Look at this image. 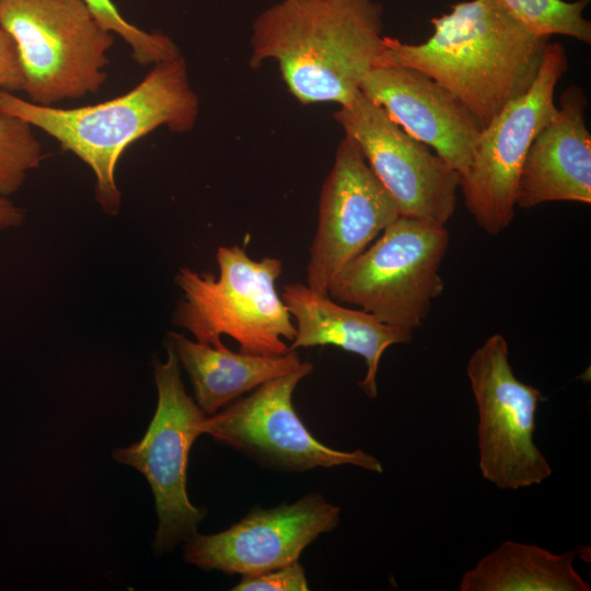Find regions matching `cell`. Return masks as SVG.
I'll return each mask as SVG.
<instances>
[{"mask_svg":"<svg viewBox=\"0 0 591 591\" xmlns=\"http://www.w3.org/2000/svg\"><path fill=\"white\" fill-rule=\"evenodd\" d=\"M506 11L538 36L564 35L591 43V23L582 15L590 0H497Z\"/></svg>","mask_w":591,"mask_h":591,"instance_id":"cell-19","label":"cell"},{"mask_svg":"<svg viewBox=\"0 0 591 591\" xmlns=\"http://www.w3.org/2000/svg\"><path fill=\"white\" fill-rule=\"evenodd\" d=\"M340 508L310 493L292 503L254 507L215 534L198 532L185 541L184 559L199 569L255 575L298 561L318 536L335 530Z\"/></svg>","mask_w":591,"mask_h":591,"instance_id":"cell-13","label":"cell"},{"mask_svg":"<svg viewBox=\"0 0 591 591\" xmlns=\"http://www.w3.org/2000/svg\"><path fill=\"white\" fill-rule=\"evenodd\" d=\"M466 374L478 413V466L503 490L538 485L552 466L534 442L540 390L520 381L501 334L488 337L471 356Z\"/></svg>","mask_w":591,"mask_h":591,"instance_id":"cell-7","label":"cell"},{"mask_svg":"<svg viewBox=\"0 0 591 591\" xmlns=\"http://www.w3.org/2000/svg\"><path fill=\"white\" fill-rule=\"evenodd\" d=\"M96 21L128 44L132 59L141 65H155L181 56L172 38L161 32H147L123 18L112 0H82Z\"/></svg>","mask_w":591,"mask_h":591,"instance_id":"cell-21","label":"cell"},{"mask_svg":"<svg viewBox=\"0 0 591 591\" xmlns=\"http://www.w3.org/2000/svg\"><path fill=\"white\" fill-rule=\"evenodd\" d=\"M374 0H281L252 24L250 66L274 60L301 104L354 101L382 50Z\"/></svg>","mask_w":591,"mask_h":591,"instance_id":"cell-2","label":"cell"},{"mask_svg":"<svg viewBox=\"0 0 591 591\" xmlns=\"http://www.w3.org/2000/svg\"><path fill=\"white\" fill-rule=\"evenodd\" d=\"M0 112L43 130L86 163L96 177L97 202L106 213L116 215L121 195L115 169L124 151L160 127L176 134L190 131L198 118L199 100L181 55L153 65L134 89L97 104L44 106L0 90Z\"/></svg>","mask_w":591,"mask_h":591,"instance_id":"cell-3","label":"cell"},{"mask_svg":"<svg viewBox=\"0 0 591 591\" xmlns=\"http://www.w3.org/2000/svg\"><path fill=\"white\" fill-rule=\"evenodd\" d=\"M360 91L461 175L467 172L483 128L451 92L420 71L396 66L371 69Z\"/></svg>","mask_w":591,"mask_h":591,"instance_id":"cell-14","label":"cell"},{"mask_svg":"<svg viewBox=\"0 0 591 591\" xmlns=\"http://www.w3.org/2000/svg\"><path fill=\"white\" fill-rule=\"evenodd\" d=\"M158 407L143 438L114 450V459L140 471L149 482L159 517L153 540L157 554L171 552L197 533L207 510L194 506L186 491V467L193 442L202 432L207 415L187 395L174 351L154 360Z\"/></svg>","mask_w":591,"mask_h":591,"instance_id":"cell-9","label":"cell"},{"mask_svg":"<svg viewBox=\"0 0 591 591\" xmlns=\"http://www.w3.org/2000/svg\"><path fill=\"white\" fill-rule=\"evenodd\" d=\"M431 23L432 35L420 44L383 36L374 67L425 73L456 96L482 128L529 90L549 43L497 0L457 2Z\"/></svg>","mask_w":591,"mask_h":591,"instance_id":"cell-1","label":"cell"},{"mask_svg":"<svg viewBox=\"0 0 591 591\" xmlns=\"http://www.w3.org/2000/svg\"><path fill=\"white\" fill-rule=\"evenodd\" d=\"M233 591H306L308 580L299 561L255 575H242Z\"/></svg>","mask_w":591,"mask_h":591,"instance_id":"cell-22","label":"cell"},{"mask_svg":"<svg viewBox=\"0 0 591 591\" xmlns=\"http://www.w3.org/2000/svg\"><path fill=\"white\" fill-rule=\"evenodd\" d=\"M445 225L399 216L334 279L328 296L391 326L414 331L444 289Z\"/></svg>","mask_w":591,"mask_h":591,"instance_id":"cell-6","label":"cell"},{"mask_svg":"<svg viewBox=\"0 0 591 591\" xmlns=\"http://www.w3.org/2000/svg\"><path fill=\"white\" fill-rule=\"evenodd\" d=\"M25 218L23 208L0 196V231L20 227Z\"/></svg>","mask_w":591,"mask_h":591,"instance_id":"cell-24","label":"cell"},{"mask_svg":"<svg viewBox=\"0 0 591 591\" xmlns=\"http://www.w3.org/2000/svg\"><path fill=\"white\" fill-rule=\"evenodd\" d=\"M398 217L394 199L369 166L359 146L345 135L321 188L306 285L318 293L328 294L337 275Z\"/></svg>","mask_w":591,"mask_h":591,"instance_id":"cell-12","label":"cell"},{"mask_svg":"<svg viewBox=\"0 0 591 591\" xmlns=\"http://www.w3.org/2000/svg\"><path fill=\"white\" fill-rule=\"evenodd\" d=\"M568 70L560 43H548L529 90L511 101L482 129L460 189L476 224L487 234L507 229L515 211L521 169L537 132L557 109L555 89Z\"/></svg>","mask_w":591,"mask_h":591,"instance_id":"cell-8","label":"cell"},{"mask_svg":"<svg viewBox=\"0 0 591 591\" xmlns=\"http://www.w3.org/2000/svg\"><path fill=\"white\" fill-rule=\"evenodd\" d=\"M335 120L362 151L399 216L445 225L454 213L461 174L360 93Z\"/></svg>","mask_w":591,"mask_h":591,"instance_id":"cell-11","label":"cell"},{"mask_svg":"<svg viewBox=\"0 0 591 591\" xmlns=\"http://www.w3.org/2000/svg\"><path fill=\"white\" fill-rule=\"evenodd\" d=\"M166 343L189 375L196 404L207 416L263 383L297 370L303 362L297 350L280 356L235 352L174 332L167 334Z\"/></svg>","mask_w":591,"mask_h":591,"instance_id":"cell-17","label":"cell"},{"mask_svg":"<svg viewBox=\"0 0 591 591\" xmlns=\"http://www.w3.org/2000/svg\"><path fill=\"white\" fill-rule=\"evenodd\" d=\"M587 96L568 86L559 106L533 139L524 159L515 207L548 201L591 202V135L586 123Z\"/></svg>","mask_w":591,"mask_h":591,"instance_id":"cell-15","label":"cell"},{"mask_svg":"<svg viewBox=\"0 0 591 591\" xmlns=\"http://www.w3.org/2000/svg\"><path fill=\"white\" fill-rule=\"evenodd\" d=\"M576 554L553 553L534 544L501 543L466 570L461 591H589L573 567Z\"/></svg>","mask_w":591,"mask_h":591,"instance_id":"cell-18","label":"cell"},{"mask_svg":"<svg viewBox=\"0 0 591 591\" xmlns=\"http://www.w3.org/2000/svg\"><path fill=\"white\" fill-rule=\"evenodd\" d=\"M313 371L304 361L294 371L269 380L207 416L202 432L217 442L275 471L301 473L313 468L354 465L382 473V463L361 449L343 451L320 442L292 405L297 385Z\"/></svg>","mask_w":591,"mask_h":591,"instance_id":"cell-10","label":"cell"},{"mask_svg":"<svg viewBox=\"0 0 591 591\" xmlns=\"http://www.w3.org/2000/svg\"><path fill=\"white\" fill-rule=\"evenodd\" d=\"M43 158L33 126L0 112V196L9 197L19 192L27 173L38 167Z\"/></svg>","mask_w":591,"mask_h":591,"instance_id":"cell-20","label":"cell"},{"mask_svg":"<svg viewBox=\"0 0 591 591\" xmlns=\"http://www.w3.org/2000/svg\"><path fill=\"white\" fill-rule=\"evenodd\" d=\"M219 276L181 268L175 283L182 291L173 321L199 343L223 347L221 335L239 343L240 351L280 356L296 336L291 315L275 282L282 273L276 257L251 258L239 245L217 251Z\"/></svg>","mask_w":591,"mask_h":591,"instance_id":"cell-4","label":"cell"},{"mask_svg":"<svg viewBox=\"0 0 591 591\" xmlns=\"http://www.w3.org/2000/svg\"><path fill=\"white\" fill-rule=\"evenodd\" d=\"M281 299L296 321L289 350L332 345L362 357L367 372L358 385L370 398L378 396L376 374L383 352L413 338L412 331L382 323L361 309L347 308L308 285H286Z\"/></svg>","mask_w":591,"mask_h":591,"instance_id":"cell-16","label":"cell"},{"mask_svg":"<svg viewBox=\"0 0 591 591\" xmlns=\"http://www.w3.org/2000/svg\"><path fill=\"white\" fill-rule=\"evenodd\" d=\"M25 86L16 44L0 23V90L23 91Z\"/></svg>","mask_w":591,"mask_h":591,"instance_id":"cell-23","label":"cell"},{"mask_svg":"<svg viewBox=\"0 0 591 591\" xmlns=\"http://www.w3.org/2000/svg\"><path fill=\"white\" fill-rule=\"evenodd\" d=\"M0 23L16 44L30 102L54 106L105 84L114 34L82 0H0Z\"/></svg>","mask_w":591,"mask_h":591,"instance_id":"cell-5","label":"cell"}]
</instances>
